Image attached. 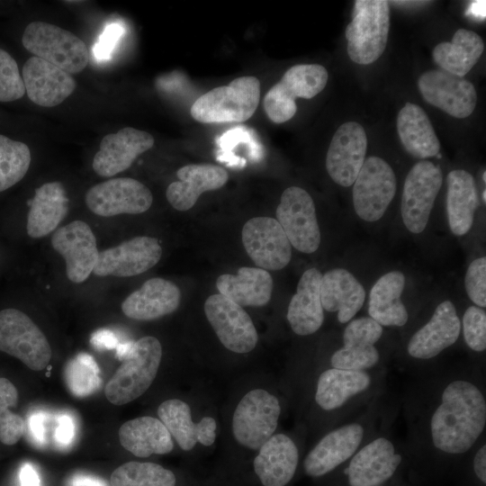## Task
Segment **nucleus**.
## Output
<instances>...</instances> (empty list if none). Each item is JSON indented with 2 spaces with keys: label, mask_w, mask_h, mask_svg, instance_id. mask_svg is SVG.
<instances>
[{
  "label": "nucleus",
  "mask_w": 486,
  "mask_h": 486,
  "mask_svg": "<svg viewBox=\"0 0 486 486\" xmlns=\"http://www.w3.org/2000/svg\"><path fill=\"white\" fill-rule=\"evenodd\" d=\"M486 424V402L477 386L455 380L446 386L430 420L434 446L448 454L468 451Z\"/></svg>",
  "instance_id": "1"
},
{
  "label": "nucleus",
  "mask_w": 486,
  "mask_h": 486,
  "mask_svg": "<svg viewBox=\"0 0 486 486\" xmlns=\"http://www.w3.org/2000/svg\"><path fill=\"white\" fill-rule=\"evenodd\" d=\"M162 358L159 340L146 336L133 342L104 388L107 400L117 406L142 395L151 385Z\"/></svg>",
  "instance_id": "2"
},
{
  "label": "nucleus",
  "mask_w": 486,
  "mask_h": 486,
  "mask_svg": "<svg viewBox=\"0 0 486 486\" xmlns=\"http://www.w3.org/2000/svg\"><path fill=\"white\" fill-rule=\"evenodd\" d=\"M259 99V80L244 76L198 97L190 112L193 119L202 123L242 122L255 113Z\"/></svg>",
  "instance_id": "3"
},
{
  "label": "nucleus",
  "mask_w": 486,
  "mask_h": 486,
  "mask_svg": "<svg viewBox=\"0 0 486 486\" xmlns=\"http://www.w3.org/2000/svg\"><path fill=\"white\" fill-rule=\"evenodd\" d=\"M389 30L388 1H355L352 20L345 31L350 59L360 65L376 61L386 48Z\"/></svg>",
  "instance_id": "4"
},
{
  "label": "nucleus",
  "mask_w": 486,
  "mask_h": 486,
  "mask_svg": "<svg viewBox=\"0 0 486 486\" xmlns=\"http://www.w3.org/2000/svg\"><path fill=\"white\" fill-rule=\"evenodd\" d=\"M23 47L69 74L85 69L89 61L86 43L73 32L44 22L29 23L22 34Z\"/></svg>",
  "instance_id": "5"
},
{
  "label": "nucleus",
  "mask_w": 486,
  "mask_h": 486,
  "mask_svg": "<svg viewBox=\"0 0 486 486\" xmlns=\"http://www.w3.org/2000/svg\"><path fill=\"white\" fill-rule=\"evenodd\" d=\"M328 78L327 69L319 64H300L290 68L264 97L266 116L274 123L289 121L297 111L296 98L314 97L324 89Z\"/></svg>",
  "instance_id": "6"
},
{
  "label": "nucleus",
  "mask_w": 486,
  "mask_h": 486,
  "mask_svg": "<svg viewBox=\"0 0 486 486\" xmlns=\"http://www.w3.org/2000/svg\"><path fill=\"white\" fill-rule=\"evenodd\" d=\"M0 350L33 371L46 368L52 356L50 343L40 328L28 315L14 308L0 310Z\"/></svg>",
  "instance_id": "7"
},
{
  "label": "nucleus",
  "mask_w": 486,
  "mask_h": 486,
  "mask_svg": "<svg viewBox=\"0 0 486 486\" xmlns=\"http://www.w3.org/2000/svg\"><path fill=\"white\" fill-rule=\"evenodd\" d=\"M281 407L278 399L264 389L243 396L232 418L235 439L243 446L258 450L276 429Z\"/></svg>",
  "instance_id": "8"
},
{
  "label": "nucleus",
  "mask_w": 486,
  "mask_h": 486,
  "mask_svg": "<svg viewBox=\"0 0 486 486\" xmlns=\"http://www.w3.org/2000/svg\"><path fill=\"white\" fill-rule=\"evenodd\" d=\"M396 184L394 171L384 159L376 156L365 158L353 184L357 216L368 222L380 220L394 198Z\"/></svg>",
  "instance_id": "9"
},
{
  "label": "nucleus",
  "mask_w": 486,
  "mask_h": 486,
  "mask_svg": "<svg viewBox=\"0 0 486 486\" xmlns=\"http://www.w3.org/2000/svg\"><path fill=\"white\" fill-rule=\"evenodd\" d=\"M442 183V171L431 161L421 160L410 168L400 204L401 218L409 231L418 234L426 229Z\"/></svg>",
  "instance_id": "10"
},
{
  "label": "nucleus",
  "mask_w": 486,
  "mask_h": 486,
  "mask_svg": "<svg viewBox=\"0 0 486 486\" xmlns=\"http://www.w3.org/2000/svg\"><path fill=\"white\" fill-rule=\"evenodd\" d=\"M276 220L283 228L291 246L300 252H315L321 240L311 196L298 186L286 188L275 212Z\"/></svg>",
  "instance_id": "11"
},
{
  "label": "nucleus",
  "mask_w": 486,
  "mask_h": 486,
  "mask_svg": "<svg viewBox=\"0 0 486 486\" xmlns=\"http://www.w3.org/2000/svg\"><path fill=\"white\" fill-rule=\"evenodd\" d=\"M85 200L94 214L112 217L145 212L150 208L153 196L141 182L130 177H117L92 186Z\"/></svg>",
  "instance_id": "12"
},
{
  "label": "nucleus",
  "mask_w": 486,
  "mask_h": 486,
  "mask_svg": "<svg viewBox=\"0 0 486 486\" xmlns=\"http://www.w3.org/2000/svg\"><path fill=\"white\" fill-rule=\"evenodd\" d=\"M203 308L208 321L227 349L244 354L255 348L257 332L243 307L220 293H214L206 299Z\"/></svg>",
  "instance_id": "13"
},
{
  "label": "nucleus",
  "mask_w": 486,
  "mask_h": 486,
  "mask_svg": "<svg viewBox=\"0 0 486 486\" xmlns=\"http://www.w3.org/2000/svg\"><path fill=\"white\" fill-rule=\"evenodd\" d=\"M242 243L254 264L277 271L292 258V246L279 222L271 217H255L242 228Z\"/></svg>",
  "instance_id": "14"
},
{
  "label": "nucleus",
  "mask_w": 486,
  "mask_h": 486,
  "mask_svg": "<svg viewBox=\"0 0 486 486\" xmlns=\"http://www.w3.org/2000/svg\"><path fill=\"white\" fill-rule=\"evenodd\" d=\"M418 86L425 101L453 117L466 118L475 109L477 94L472 83L443 69L422 74Z\"/></svg>",
  "instance_id": "15"
},
{
  "label": "nucleus",
  "mask_w": 486,
  "mask_h": 486,
  "mask_svg": "<svg viewBox=\"0 0 486 486\" xmlns=\"http://www.w3.org/2000/svg\"><path fill=\"white\" fill-rule=\"evenodd\" d=\"M51 246L66 262L69 281L85 282L96 265L98 249L90 226L83 220H73L57 229L51 237Z\"/></svg>",
  "instance_id": "16"
},
{
  "label": "nucleus",
  "mask_w": 486,
  "mask_h": 486,
  "mask_svg": "<svg viewBox=\"0 0 486 486\" xmlns=\"http://www.w3.org/2000/svg\"><path fill=\"white\" fill-rule=\"evenodd\" d=\"M161 256L157 238L139 236L99 252L93 273L99 276H135L153 267Z\"/></svg>",
  "instance_id": "17"
},
{
  "label": "nucleus",
  "mask_w": 486,
  "mask_h": 486,
  "mask_svg": "<svg viewBox=\"0 0 486 486\" xmlns=\"http://www.w3.org/2000/svg\"><path fill=\"white\" fill-rule=\"evenodd\" d=\"M367 137L356 122L340 125L333 135L326 156V169L338 184L352 185L365 160Z\"/></svg>",
  "instance_id": "18"
},
{
  "label": "nucleus",
  "mask_w": 486,
  "mask_h": 486,
  "mask_svg": "<svg viewBox=\"0 0 486 486\" xmlns=\"http://www.w3.org/2000/svg\"><path fill=\"white\" fill-rule=\"evenodd\" d=\"M155 143L151 134L125 127L105 135L93 159V169L100 176H113L128 169L135 159Z\"/></svg>",
  "instance_id": "19"
},
{
  "label": "nucleus",
  "mask_w": 486,
  "mask_h": 486,
  "mask_svg": "<svg viewBox=\"0 0 486 486\" xmlns=\"http://www.w3.org/2000/svg\"><path fill=\"white\" fill-rule=\"evenodd\" d=\"M22 73L29 99L40 106L60 104L76 87L69 73L35 56L25 61Z\"/></svg>",
  "instance_id": "20"
},
{
  "label": "nucleus",
  "mask_w": 486,
  "mask_h": 486,
  "mask_svg": "<svg viewBox=\"0 0 486 486\" xmlns=\"http://www.w3.org/2000/svg\"><path fill=\"white\" fill-rule=\"evenodd\" d=\"M461 322L455 307L446 300L437 305L430 320L410 338L407 350L410 356L430 359L454 345L460 336Z\"/></svg>",
  "instance_id": "21"
},
{
  "label": "nucleus",
  "mask_w": 486,
  "mask_h": 486,
  "mask_svg": "<svg viewBox=\"0 0 486 486\" xmlns=\"http://www.w3.org/2000/svg\"><path fill=\"white\" fill-rule=\"evenodd\" d=\"M401 459L390 440L378 437L355 454L345 473L350 486H378L393 475Z\"/></svg>",
  "instance_id": "22"
},
{
  "label": "nucleus",
  "mask_w": 486,
  "mask_h": 486,
  "mask_svg": "<svg viewBox=\"0 0 486 486\" xmlns=\"http://www.w3.org/2000/svg\"><path fill=\"white\" fill-rule=\"evenodd\" d=\"M364 436L358 423L340 427L323 436L310 451L303 462L307 475L320 477L331 472L350 458Z\"/></svg>",
  "instance_id": "23"
},
{
  "label": "nucleus",
  "mask_w": 486,
  "mask_h": 486,
  "mask_svg": "<svg viewBox=\"0 0 486 486\" xmlns=\"http://www.w3.org/2000/svg\"><path fill=\"white\" fill-rule=\"evenodd\" d=\"M177 181L166 188V196L171 206L180 212L191 209L200 195L222 187L229 179L228 172L213 164H189L176 172Z\"/></svg>",
  "instance_id": "24"
},
{
  "label": "nucleus",
  "mask_w": 486,
  "mask_h": 486,
  "mask_svg": "<svg viewBox=\"0 0 486 486\" xmlns=\"http://www.w3.org/2000/svg\"><path fill=\"white\" fill-rule=\"evenodd\" d=\"M180 289L164 278L147 280L122 303V310L130 319L152 320L174 312L180 304Z\"/></svg>",
  "instance_id": "25"
},
{
  "label": "nucleus",
  "mask_w": 486,
  "mask_h": 486,
  "mask_svg": "<svg viewBox=\"0 0 486 486\" xmlns=\"http://www.w3.org/2000/svg\"><path fill=\"white\" fill-rule=\"evenodd\" d=\"M321 278L322 274L317 268L306 270L288 305L287 320L292 331L299 336L315 333L324 321L320 293Z\"/></svg>",
  "instance_id": "26"
},
{
  "label": "nucleus",
  "mask_w": 486,
  "mask_h": 486,
  "mask_svg": "<svg viewBox=\"0 0 486 486\" xmlns=\"http://www.w3.org/2000/svg\"><path fill=\"white\" fill-rule=\"evenodd\" d=\"M320 293L323 310L337 311L340 323L349 322L365 300L362 284L344 268H334L322 275Z\"/></svg>",
  "instance_id": "27"
},
{
  "label": "nucleus",
  "mask_w": 486,
  "mask_h": 486,
  "mask_svg": "<svg viewBox=\"0 0 486 486\" xmlns=\"http://www.w3.org/2000/svg\"><path fill=\"white\" fill-rule=\"evenodd\" d=\"M255 457L254 471L264 486H285L292 479L299 460L294 442L286 435H273Z\"/></svg>",
  "instance_id": "28"
},
{
  "label": "nucleus",
  "mask_w": 486,
  "mask_h": 486,
  "mask_svg": "<svg viewBox=\"0 0 486 486\" xmlns=\"http://www.w3.org/2000/svg\"><path fill=\"white\" fill-rule=\"evenodd\" d=\"M27 203L30 210L26 230L34 238L54 231L69 210V200L60 182L45 183L36 188L34 196Z\"/></svg>",
  "instance_id": "29"
},
{
  "label": "nucleus",
  "mask_w": 486,
  "mask_h": 486,
  "mask_svg": "<svg viewBox=\"0 0 486 486\" xmlns=\"http://www.w3.org/2000/svg\"><path fill=\"white\" fill-rule=\"evenodd\" d=\"M216 287L220 294L241 307H261L272 297L273 278L265 269L243 266L238 268L237 274L220 275Z\"/></svg>",
  "instance_id": "30"
},
{
  "label": "nucleus",
  "mask_w": 486,
  "mask_h": 486,
  "mask_svg": "<svg viewBox=\"0 0 486 486\" xmlns=\"http://www.w3.org/2000/svg\"><path fill=\"white\" fill-rule=\"evenodd\" d=\"M446 213L450 230L464 236L471 230L479 205L474 178L466 170L454 169L446 177Z\"/></svg>",
  "instance_id": "31"
},
{
  "label": "nucleus",
  "mask_w": 486,
  "mask_h": 486,
  "mask_svg": "<svg viewBox=\"0 0 486 486\" xmlns=\"http://www.w3.org/2000/svg\"><path fill=\"white\" fill-rule=\"evenodd\" d=\"M405 276L400 271H391L382 275L373 285L368 302L370 318L381 326L402 327L409 319L401 294Z\"/></svg>",
  "instance_id": "32"
},
{
  "label": "nucleus",
  "mask_w": 486,
  "mask_h": 486,
  "mask_svg": "<svg viewBox=\"0 0 486 486\" xmlns=\"http://www.w3.org/2000/svg\"><path fill=\"white\" fill-rule=\"evenodd\" d=\"M397 130L403 148L412 157L425 159L439 153V140L420 106L407 103L400 109L397 116Z\"/></svg>",
  "instance_id": "33"
},
{
  "label": "nucleus",
  "mask_w": 486,
  "mask_h": 486,
  "mask_svg": "<svg viewBox=\"0 0 486 486\" xmlns=\"http://www.w3.org/2000/svg\"><path fill=\"white\" fill-rule=\"evenodd\" d=\"M119 441L123 448L141 458L165 454L174 448L171 435L163 423L148 416L123 423L119 429Z\"/></svg>",
  "instance_id": "34"
},
{
  "label": "nucleus",
  "mask_w": 486,
  "mask_h": 486,
  "mask_svg": "<svg viewBox=\"0 0 486 486\" xmlns=\"http://www.w3.org/2000/svg\"><path fill=\"white\" fill-rule=\"evenodd\" d=\"M370 383L371 378L364 371L330 368L318 379L315 400L322 410H333L368 389Z\"/></svg>",
  "instance_id": "35"
},
{
  "label": "nucleus",
  "mask_w": 486,
  "mask_h": 486,
  "mask_svg": "<svg viewBox=\"0 0 486 486\" xmlns=\"http://www.w3.org/2000/svg\"><path fill=\"white\" fill-rule=\"evenodd\" d=\"M483 50L482 39L476 32L459 29L451 42L437 44L432 56L441 69L464 77L477 63Z\"/></svg>",
  "instance_id": "36"
},
{
  "label": "nucleus",
  "mask_w": 486,
  "mask_h": 486,
  "mask_svg": "<svg viewBox=\"0 0 486 486\" xmlns=\"http://www.w3.org/2000/svg\"><path fill=\"white\" fill-rule=\"evenodd\" d=\"M112 486H176L173 472L149 462L131 461L117 467L111 474Z\"/></svg>",
  "instance_id": "37"
},
{
  "label": "nucleus",
  "mask_w": 486,
  "mask_h": 486,
  "mask_svg": "<svg viewBox=\"0 0 486 486\" xmlns=\"http://www.w3.org/2000/svg\"><path fill=\"white\" fill-rule=\"evenodd\" d=\"M158 415L183 450L189 451L194 447L197 443L196 423L192 419L191 409L186 402L178 399L165 400L158 406Z\"/></svg>",
  "instance_id": "38"
},
{
  "label": "nucleus",
  "mask_w": 486,
  "mask_h": 486,
  "mask_svg": "<svg viewBox=\"0 0 486 486\" xmlns=\"http://www.w3.org/2000/svg\"><path fill=\"white\" fill-rule=\"evenodd\" d=\"M31 160V151L25 143L0 134V192L24 177Z\"/></svg>",
  "instance_id": "39"
},
{
  "label": "nucleus",
  "mask_w": 486,
  "mask_h": 486,
  "mask_svg": "<svg viewBox=\"0 0 486 486\" xmlns=\"http://www.w3.org/2000/svg\"><path fill=\"white\" fill-rule=\"evenodd\" d=\"M18 402V392L6 378H0V441L13 446L24 435L26 425L23 418L10 410Z\"/></svg>",
  "instance_id": "40"
},
{
  "label": "nucleus",
  "mask_w": 486,
  "mask_h": 486,
  "mask_svg": "<svg viewBox=\"0 0 486 486\" xmlns=\"http://www.w3.org/2000/svg\"><path fill=\"white\" fill-rule=\"evenodd\" d=\"M65 376L69 390L81 397L92 393L101 382L98 365L86 353L76 355L68 363Z\"/></svg>",
  "instance_id": "41"
},
{
  "label": "nucleus",
  "mask_w": 486,
  "mask_h": 486,
  "mask_svg": "<svg viewBox=\"0 0 486 486\" xmlns=\"http://www.w3.org/2000/svg\"><path fill=\"white\" fill-rule=\"evenodd\" d=\"M380 354L374 346H343L331 356L333 368L352 371H364L374 366Z\"/></svg>",
  "instance_id": "42"
},
{
  "label": "nucleus",
  "mask_w": 486,
  "mask_h": 486,
  "mask_svg": "<svg viewBox=\"0 0 486 486\" xmlns=\"http://www.w3.org/2000/svg\"><path fill=\"white\" fill-rule=\"evenodd\" d=\"M25 94L22 76L14 58L0 49V102H13Z\"/></svg>",
  "instance_id": "43"
},
{
  "label": "nucleus",
  "mask_w": 486,
  "mask_h": 486,
  "mask_svg": "<svg viewBox=\"0 0 486 486\" xmlns=\"http://www.w3.org/2000/svg\"><path fill=\"white\" fill-rule=\"evenodd\" d=\"M463 332L466 345L473 351L486 348V313L478 306H470L463 316Z\"/></svg>",
  "instance_id": "44"
},
{
  "label": "nucleus",
  "mask_w": 486,
  "mask_h": 486,
  "mask_svg": "<svg viewBox=\"0 0 486 486\" xmlns=\"http://www.w3.org/2000/svg\"><path fill=\"white\" fill-rule=\"evenodd\" d=\"M382 335V326L370 317L350 320L343 333L344 346H374Z\"/></svg>",
  "instance_id": "45"
},
{
  "label": "nucleus",
  "mask_w": 486,
  "mask_h": 486,
  "mask_svg": "<svg viewBox=\"0 0 486 486\" xmlns=\"http://www.w3.org/2000/svg\"><path fill=\"white\" fill-rule=\"evenodd\" d=\"M464 286L470 300L478 307L486 306V257L474 259L468 266Z\"/></svg>",
  "instance_id": "46"
},
{
  "label": "nucleus",
  "mask_w": 486,
  "mask_h": 486,
  "mask_svg": "<svg viewBox=\"0 0 486 486\" xmlns=\"http://www.w3.org/2000/svg\"><path fill=\"white\" fill-rule=\"evenodd\" d=\"M123 33L122 27L118 23L106 25L99 40L94 46V55L100 60L109 59L119 39Z\"/></svg>",
  "instance_id": "47"
},
{
  "label": "nucleus",
  "mask_w": 486,
  "mask_h": 486,
  "mask_svg": "<svg viewBox=\"0 0 486 486\" xmlns=\"http://www.w3.org/2000/svg\"><path fill=\"white\" fill-rule=\"evenodd\" d=\"M216 421L212 417H204L196 423L197 442L203 446H211L215 441Z\"/></svg>",
  "instance_id": "48"
},
{
  "label": "nucleus",
  "mask_w": 486,
  "mask_h": 486,
  "mask_svg": "<svg viewBox=\"0 0 486 486\" xmlns=\"http://www.w3.org/2000/svg\"><path fill=\"white\" fill-rule=\"evenodd\" d=\"M91 345L98 350L115 348L119 343L114 333L106 328L94 331L90 338Z\"/></svg>",
  "instance_id": "49"
},
{
  "label": "nucleus",
  "mask_w": 486,
  "mask_h": 486,
  "mask_svg": "<svg viewBox=\"0 0 486 486\" xmlns=\"http://www.w3.org/2000/svg\"><path fill=\"white\" fill-rule=\"evenodd\" d=\"M74 424L68 416L58 418V423L55 430V438L59 444L68 445L74 437Z\"/></svg>",
  "instance_id": "50"
},
{
  "label": "nucleus",
  "mask_w": 486,
  "mask_h": 486,
  "mask_svg": "<svg viewBox=\"0 0 486 486\" xmlns=\"http://www.w3.org/2000/svg\"><path fill=\"white\" fill-rule=\"evenodd\" d=\"M473 469L476 476L486 482V446L483 445L477 451L473 460Z\"/></svg>",
  "instance_id": "51"
},
{
  "label": "nucleus",
  "mask_w": 486,
  "mask_h": 486,
  "mask_svg": "<svg viewBox=\"0 0 486 486\" xmlns=\"http://www.w3.org/2000/svg\"><path fill=\"white\" fill-rule=\"evenodd\" d=\"M22 486H40V479L36 471L30 465L24 464L21 470Z\"/></svg>",
  "instance_id": "52"
},
{
  "label": "nucleus",
  "mask_w": 486,
  "mask_h": 486,
  "mask_svg": "<svg viewBox=\"0 0 486 486\" xmlns=\"http://www.w3.org/2000/svg\"><path fill=\"white\" fill-rule=\"evenodd\" d=\"M466 14L472 18L482 20L485 18V1L472 2L467 8Z\"/></svg>",
  "instance_id": "53"
},
{
  "label": "nucleus",
  "mask_w": 486,
  "mask_h": 486,
  "mask_svg": "<svg viewBox=\"0 0 486 486\" xmlns=\"http://www.w3.org/2000/svg\"><path fill=\"white\" fill-rule=\"evenodd\" d=\"M31 428L34 436L38 440H42L44 435L43 417L40 415L32 417Z\"/></svg>",
  "instance_id": "54"
},
{
  "label": "nucleus",
  "mask_w": 486,
  "mask_h": 486,
  "mask_svg": "<svg viewBox=\"0 0 486 486\" xmlns=\"http://www.w3.org/2000/svg\"><path fill=\"white\" fill-rule=\"evenodd\" d=\"M482 197L483 202L485 203L486 202V190L485 189L482 192Z\"/></svg>",
  "instance_id": "55"
},
{
  "label": "nucleus",
  "mask_w": 486,
  "mask_h": 486,
  "mask_svg": "<svg viewBox=\"0 0 486 486\" xmlns=\"http://www.w3.org/2000/svg\"><path fill=\"white\" fill-rule=\"evenodd\" d=\"M482 180L485 183L486 182V171L484 170L482 173Z\"/></svg>",
  "instance_id": "56"
}]
</instances>
